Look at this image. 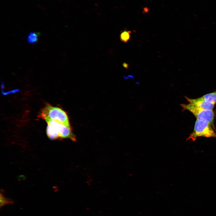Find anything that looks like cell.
<instances>
[{"label":"cell","mask_w":216,"mask_h":216,"mask_svg":"<svg viewBox=\"0 0 216 216\" xmlns=\"http://www.w3.org/2000/svg\"><path fill=\"white\" fill-rule=\"evenodd\" d=\"M45 121L47 124L46 134L50 139L56 140L68 138L74 142L76 141V137L70 127L66 126L54 120Z\"/></svg>","instance_id":"obj_1"},{"label":"cell","mask_w":216,"mask_h":216,"mask_svg":"<svg viewBox=\"0 0 216 216\" xmlns=\"http://www.w3.org/2000/svg\"><path fill=\"white\" fill-rule=\"evenodd\" d=\"M39 116L45 120H54L66 126L70 127L67 113L60 108L46 105L41 110Z\"/></svg>","instance_id":"obj_2"},{"label":"cell","mask_w":216,"mask_h":216,"mask_svg":"<svg viewBox=\"0 0 216 216\" xmlns=\"http://www.w3.org/2000/svg\"><path fill=\"white\" fill-rule=\"evenodd\" d=\"M199 137H215L216 134L213 128L209 123L205 121L196 119L194 130L188 139H191L195 141L197 138Z\"/></svg>","instance_id":"obj_3"},{"label":"cell","mask_w":216,"mask_h":216,"mask_svg":"<svg viewBox=\"0 0 216 216\" xmlns=\"http://www.w3.org/2000/svg\"><path fill=\"white\" fill-rule=\"evenodd\" d=\"M180 106L184 110H187L191 112L196 119L206 121L214 128V114L213 110L199 107L189 103L187 104H182Z\"/></svg>","instance_id":"obj_4"},{"label":"cell","mask_w":216,"mask_h":216,"mask_svg":"<svg viewBox=\"0 0 216 216\" xmlns=\"http://www.w3.org/2000/svg\"><path fill=\"white\" fill-rule=\"evenodd\" d=\"M185 97L189 104L203 109L213 110L214 106V104L201 97L195 99H190L185 96Z\"/></svg>","instance_id":"obj_5"},{"label":"cell","mask_w":216,"mask_h":216,"mask_svg":"<svg viewBox=\"0 0 216 216\" xmlns=\"http://www.w3.org/2000/svg\"><path fill=\"white\" fill-rule=\"evenodd\" d=\"M14 201L6 197L4 195L3 190H1L0 195V206L2 207L7 204H13Z\"/></svg>","instance_id":"obj_6"},{"label":"cell","mask_w":216,"mask_h":216,"mask_svg":"<svg viewBox=\"0 0 216 216\" xmlns=\"http://www.w3.org/2000/svg\"><path fill=\"white\" fill-rule=\"evenodd\" d=\"M131 33V31H128L126 29L121 31L120 35V40L124 43L128 42L130 39Z\"/></svg>","instance_id":"obj_7"},{"label":"cell","mask_w":216,"mask_h":216,"mask_svg":"<svg viewBox=\"0 0 216 216\" xmlns=\"http://www.w3.org/2000/svg\"><path fill=\"white\" fill-rule=\"evenodd\" d=\"M40 33L38 32H31L27 38V41L30 44H34L37 42Z\"/></svg>","instance_id":"obj_8"},{"label":"cell","mask_w":216,"mask_h":216,"mask_svg":"<svg viewBox=\"0 0 216 216\" xmlns=\"http://www.w3.org/2000/svg\"><path fill=\"white\" fill-rule=\"evenodd\" d=\"M201 97L214 104L216 103V92L206 94Z\"/></svg>","instance_id":"obj_9"},{"label":"cell","mask_w":216,"mask_h":216,"mask_svg":"<svg viewBox=\"0 0 216 216\" xmlns=\"http://www.w3.org/2000/svg\"><path fill=\"white\" fill-rule=\"evenodd\" d=\"M122 66L126 69H128L129 67V64L126 62L123 63L122 64Z\"/></svg>","instance_id":"obj_10"}]
</instances>
